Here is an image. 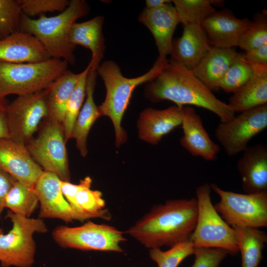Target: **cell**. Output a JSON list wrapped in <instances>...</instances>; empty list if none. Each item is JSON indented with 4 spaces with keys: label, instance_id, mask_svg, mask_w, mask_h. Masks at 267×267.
I'll return each instance as SVG.
<instances>
[{
    "label": "cell",
    "instance_id": "obj_1",
    "mask_svg": "<svg viewBox=\"0 0 267 267\" xmlns=\"http://www.w3.org/2000/svg\"><path fill=\"white\" fill-rule=\"evenodd\" d=\"M146 98L153 102L169 100L178 106L192 105L215 114L221 122L232 120L235 113L220 99L190 70L180 63L168 59L158 76L147 83Z\"/></svg>",
    "mask_w": 267,
    "mask_h": 267
},
{
    "label": "cell",
    "instance_id": "obj_2",
    "mask_svg": "<svg viewBox=\"0 0 267 267\" xmlns=\"http://www.w3.org/2000/svg\"><path fill=\"white\" fill-rule=\"evenodd\" d=\"M197 213L196 198L168 200L154 206L126 232L149 249L171 247L189 239Z\"/></svg>",
    "mask_w": 267,
    "mask_h": 267
},
{
    "label": "cell",
    "instance_id": "obj_3",
    "mask_svg": "<svg viewBox=\"0 0 267 267\" xmlns=\"http://www.w3.org/2000/svg\"><path fill=\"white\" fill-rule=\"evenodd\" d=\"M168 59L158 56L152 67L144 74L129 78L122 74L119 65L114 61L107 60L101 63L97 73L103 80L106 96L98 106L101 116H107L112 121L117 147L125 142L127 134L122 126L124 114L130 103L134 89L155 79L165 67Z\"/></svg>",
    "mask_w": 267,
    "mask_h": 267
},
{
    "label": "cell",
    "instance_id": "obj_4",
    "mask_svg": "<svg viewBox=\"0 0 267 267\" xmlns=\"http://www.w3.org/2000/svg\"><path fill=\"white\" fill-rule=\"evenodd\" d=\"M89 10L86 1L71 0L66 9L55 16L42 15L34 19L22 13L20 31L35 37L51 58L62 59L68 64L74 65L76 46L70 41V30L76 21L86 15Z\"/></svg>",
    "mask_w": 267,
    "mask_h": 267
},
{
    "label": "cell",
    "instance_id": "obj_5",
    "mask_svg": "<svg viewBox=\"0 0 267 267\" xmlns=\"http://www.w3.org/2000/svg\"><path fill=\"white\" fill-rule=\"evenodd\" d=\"M68 65L66 61L53 58L38 62L0 61V97L47 89L68 70Z\"/></svg>",
    "mask_w": 267,
    "mask_h": 267
},
{
    "label": "cell",
    "instance_id": "obj_6",
    "mask_svg": "<svg viewBox=\"0 0 267 267\" xmlns=\"http://www.w3.org/2000/svg\"><path fill=\"white\" fill-rule=\"evenodd\" d=\"M210 184L196 188L198 205L196 225L189 240L194 248H218L234 255L239 252L235 233L215 210L211 198Z\"/></svg>",
    "mask_w": 267,
    "mask_h": 267
},
{
    "label": "cell",
    "instance_id": "obj_7",
    "mask_svg": "<svg viewBox=\"0 0 267 267\" xmlns=\"http://www.w3.org/2000/svg\"><path fill=\"white\" fill-rule=\"evenodd\" d=\"M6 217L12 228L6 234H0L1 267H31L35 262V233H45L46 224L42 219H33L8 211Z\"/></svg>",
    "mask_w": 267,
    "mask_h": 267
},
{
    "label": "cell",
    "instance_id": "obj_8",
    "mask_svg": "<svg viewBox=\"0 0 267 267\" xmlns=\"http://www.w3.org/2000/svg\"><path fill=\"white\" fill-rule=\"evenodd\" d=\"M210 186L220 197L214 207L229 225L257 228L267 226V192L241 194L224 190L214 183Z\"/></svg>",
    "mask_w": 267,
    "mask_h": 267
},
{
    "label": "cell",
    "instance_id": "obj_9",
    "mask_svg": "<svg viewBox=\"0 0 267 267\" xmlns=\"http://www.w3.org/2000/svg\"><path fill=\"white\" fill-rule=\"evenodd\" d=\"M124 233L114 226L88 221L76 227L58 226L52 234L55 241L64 248L122 253L120 243L127 240Z\"/></svg>",
    "mask_w": 267,
    "mask_h": 267
},
{
    "label": "cell",
    "instance_id": "obj_10",
    "mask_svg": "<svg viewBox=\"0 0 267 267\" xmlns=\"http://www.w3.org/2000/svg\"><path fill=\"white\" fill-rule=\"evenodd\" d=\"M64 130L61 124L48 119L38 136L26 144L34 160L45 172L70 181V173Z\"/></svg>",
    "mask_w": 267,
    "mask_h": 267
},
{
    "label": "cell",
    "instance_id": "obj_11",
    "mask_svg": "<svg viewBox=\"0 0 267 267\" xmlns=\"http://www.w3.org/2000/svg\"><path fill=\"white\" fill-rule=\"evenodd\" d=\"M48 89L19 95L8 103L4 112L10 138L24 145L29 141L41 121L48 116Z\"/></svg>",
    "mask_w": 267,
    "mask_h": 267
},
{
    "label": "cell",
    "instance_id": "obj_12",
    "mask_svg": "<svg viewBox=\"0 0 267 267\" xmlns=\"http://www.w3.org/2000/svg\"><path fill=\"white\" fill-rule=\"evenodd\" d=\"M60 182L56 175L44 171L37 180L34 188L40 204L39 218L58 219L67 222L94 218L111 219L107 209L97 213L81 212L74 209L62 194Z\"/></svg>",
    "mask_w": 267,
    "mask_h": 267
},
{
    "label": "cell",
    "instance_id": "obj_13",
    "mask_svg": "<svg viewBox=\"0 0 267 267\" xmlns=\"http://www.w3.org/2000/svg\"><path fill=\"white\" fill-rule=\"evenodd\" d=\"M267 127V104L241 112L226 122H221L215 136L229 157L242 152L250 140Z\"/></svg>",
    "mask_w": 267,
    "mask_h": 267
},
{
    "label": "cell",
    "instance_id": "obj_14",
    "mask_svg": "<svg viewBox=\"0 0 267 267\" xmlns=\"http://www.w3.org/2000/svg\"><path fill=\"white\" fill-rule=\"evenodd\" d=\"M0 169L16 181L32 187L43 172L26 145L10 138L0 139Z\"/></svg>",
    "mask_w": 267,
    "mask_h": 267
},
{
    "label": "cell",
    "instance_id": "obj_15",
    "mask_svg": "<svg viewBox=\"0 0 267 267\" xmlns=\"http://www.w3.org/2000/svg\"><path fill=\"white\" fill-rule=\"evenodd\" d=\"M251 21L237 18L229 10L216 11L202 23L210 46L233 48L238 46L242 34L249 28Z\"/></svg>",
    "mask_w": 267,
    "mask_h": 267
},
{
    "label": "cell",
    "instance_id": "obj_16",
    "mask_svg": "<svg viewBox=\"0 0 267 267\" xmlns=\"http://www.w3.org/2000/svg\"><path fill=\"white\" fill-rule=\"evenodd\" d=\"M181 126L183 136L181 146L194 157L210 161L215 160L221 148L214 142L203 126L200 116L189 106L183 107Z\"/></svg>",
    "mask_w": 267,
    "mask_h": 267
},
{
    "label": "cell",
    "instance_id": "obj_17",
    "mask_svg": "<svg viewBox=\"0 0 267 267\" xmlns=\"http://www.w3.org/2000/svg\"><path fill=\"white\" fill-rule=\"evenodd\" d=\"M171 2L157 8H144L138 17L139 22L152 33L159 56L163 58L171 54L173 35L179 23L177 12Z\"/></svg>",
    "mask_w": 267,
    "mask_h": 267
},
{
    "label": "cell",
    "instance_id": "obj_18",
    "mask_svg": "<svg viewBox=\"0 0 267 267\" xmlns=\"http://www.w3.org/2000/svg\"><path fill=\"white\" fill-rule=\"evenodd\" d=\"M238 160L236 167L246 194L267 192V145L248 146Z\"/></svg>",
    "mask_w": 267,
    "mask_h": 267
},
{
    "label": "cell",
    "instance_id": "obj_19",
    "mask_svg": "<svg viewBox=\"0 0 267 267\" xmlns=\"http://www.w3.org/2000/svg\"><path fill=\"white\" fill-rule=\"evenodd\" d=\"M183 107L175 105L162 110L145 109L137 121L139 137L149 143L158 144L164 136L181 125Z\"/></svg>",
    "mask_w": 267,
    "mask_h": 267
},
{
    "label": "cell",
    "instance_id": "obj_20",
    "mask_svg": "<svg viewBox=\"0 0 267 267\" xmlns=\"http://www.w3.org/2000/svg\"><path fill=\"white\" fill-rule=\"evenodd\" d=\"M50 58L40 42L28 33L18 31L0 40V61L30 63Z\"/></svg>",
    "mask_w": 267,
    "mask_h": 267
},
{
    "label": "cell",
    "instance_id": "obj_21",
    "mask_svg": "<svg viewBox=\"0 0 267 267\" xmlns=\"http://www.w3.org/2000/svg\"><path fill=\"white\" fill-rule=\"evenodd\" d=\"M182 26L181 36L173 41L171 59L192 70L210 45L201 24Z\"/></svg>",
    "mask_w": 267,
    "mask_h": 267
},
{
    "label": "cell",
    "instance_id": "obj_22",
    "mask_svg": "<svg viewBox=\"0 0 267 267\" xmlns=\"http://www.w3.org/2000/svg\"><path fill=\"white\" fill-rule=\"evenodd\" d=\"M249 63L253 75L233 93L227 103L235 113L267 104V65Z\"/></svg>",
    "mask_w": 267,
    "mask_h": 267
},
{
    "label": "cell",
    "instance_id": "obj_23",
    "mask_svg": "<svg viewBox=\"0 0 267 267\" xmlns=\"http://www.w3.org/2000/svg\"><path fill=\"white\" fill-rule=\"evenodd\" d=\"M104 17L99 15L81 23H75L69 32V40L75 46L81 45L91 53L90 69L97 72L103 59L105 45L102 32Z\"/></svg>",
    "mask_w": 267,
    "mask_h": 267
},
{
    "label": "cell",
    "instance_id": "obj_24",
    "mask_svg": "<svg viewBox=\"0 0 267 267\" xmlns=\"http://www.w3.org/2000/svg\"><path fill=\"white\" fill-rule=\"evenodd\" d=\"M237 54L233 48L210 46L192 71L212 91L217 90L219 82Z\"/></svg>",
    "mask_w": 267,
    "mask_h": 267
},
{
    "label": "cell",
    "instance_id": "obj_25",
    "mask_svg": "<svg viewBox=\"0 0 267 267\" xmlns=\"http://www.w3.org/2000/svg\"><path fill=\"white\" fill-rule=\"evenodd\" d=\"M97 73L89 69L87 78L86 100L75 122L71 138L76 140V146L83 157L88 153L87 138L95 121L101 116L95 103L93 93Z\"/></svg>",
    "mask_w": 267,
    "mask_h": 267
},
{
    "label": "cell",
    "instance_id": "obj_26",
    "mask_svg": "<svg viewBox=\"0 0 267 267\" xmlns=\"http://www.w3.org/2000/svg\"><path fill=\"white\" fill-rule=\"evenodd\" d=\"M232 227L235 231L239 251L241 254V267H258L267 243V233L257 228L240 226Z\"/></svg>",
    "mask_w": 267,
    "mask_h": 267
},
{
    "label": "cell",
    "instance_id": "obj_27",
    "mask_svg": "<svg viewBox=\"0 0 267 267\" xmlns=\"http://www.w3.org/2000/svg\"><path fill=\"white\" fill-rule=\"evenodd\" d=\"M80 73L67 70L50 87L47 95L48 119L63 124L66 107Z\"/></svg>",
    "mask_w": 267,
    "mask_h": 267
},
{
    "label": "cell",
    "instance_id": "obj_28",
    "mask_svg": "<svg viewBox=\"0 0 267 267\" xmlns=\"http://www.w3.org/2000/svg\"><path fill=\"white\" fill-rule=\"evenodd\" d=\"M39 204L34 188L16 180L6 195L4 206L14 214L30 217Z\"/></svg>",
    "mask_w": 267,
    "mask_h": 267
},
{
    "label": "cell",
    "instance_id": "obj_29",
    "mask_svg": "<svg viewBox=\"0 0 267 267\" xmlns=\"http://www.w3.org/2000/svg\"><path fill=\"white\" fill-rule=\"evenodd\" d=\"M218 0H172L177 12L179 23L182 26L199 24L216 10L213 6Z\"/></svg>",
    "mask_w": 267,
    "mask_h": 267
},
{
    "label": "cell",
    "instance_id": "obj_30",
    "mask_svg": "<svg viewBox=\"0 0 267 267\" xmlns=\"http://www.w3.org/2000/svg\"><path fill=\"white\" fill-rule=\"evenodd\" d=\"M90 68V66L89 64L80 73L75 88L67 105L65 116L62 124L66 142L71 138L75 122L86 97L87 78Z\"/></svg>",
    "mask_w": 267,
    "mask_h": 267
},
{
    "label": "cell",
    "instance_id": "obj_31",
    "mask_svg": "<svg viewBox=\"0 0 267 267\" xmlns=\"http://www.w3.org/2000/svg\"><path fill=\"white\" fill-rule=\"evenodd\" d=\"M253 70L251 64L243 58V54L238 53L218 87L227 93L234 92L243 86L252 77Z\"/></svg>",
    "mask_w": 267,
    "mask_h": 267
},
{
    "label": "cell",
    "instance_id": "obj_32",
    "mask_svg": "<svg viewBox=\"0 0 267 267\" xmlns=\"http://www.w3.org/2000/svg\"><path fill=\"white\" fill-rule=\"evenodd\" d=\"M92 179L89 176L80 181V187L74 199V209L81 212L97 213L104 209L105 201L102 193L92 190Z\"/></svg>",
    "mask_w": 267,
    "mask_h": 267
},
{
    "label": "cell",
    "instance_id": "obj_33",
    "mask_svg": "<svg viewBox=\"0 0 267 267\" xmlns=\"http://www.w3.org/2000/svg\"><path fill=\"white\" fill-rule=\"evenodd\" d=\"M194 247L188 239L170 247L164 251L159 248L150 249L151 259L156 263L158 267H178L186 258L194 253Z\"/></svg>",
    "mask_w": 267,
    "mask_h": 267
},
{
    "label": "cell",
    "instance_id": "obj_34",
    "mask_svg": "<svg viewBox=\"0 0 267 267\" xmlns=\"http://www.w3.org/2000/svg\"><path fill=\"white\" fill-rule=\"evenodd\" d=\"M267 44V11L258 13L241 36L238 46L245 51Z\"/></svg>",
    "mask_w": 267,
    "mask_h": 267
},
{
    "label": "cell",
    "instance_id": "obj_35",
    "mask_svg": "<svg viewBox=\"0 0 267 267\" xmlns=\"http://www.w3.org/2000/svg\"><path fill=\"white\" fill-rule=\"evenodd\" d=\"M22 14L19 0H0V40L20 31Z\"/></svg>",
    "mask_w": 267,
    "mask_h": 267
},
{
    "label": "cell",
    "instance_id": "obj_36",
    "mask_svg": "<svg viewBox=\"0 0 267 267\" xmlns=\"http://www.w3.org/2000/svg\"><path fill=\"white\" fill-rule=\"evenodd\" d=\"M22 13L32 18L46 12H62L70 4L68 0H19Z\"/></svg>",
    "mask_w": 267,
    "mask_h": 267
},
{
    "label": "cell",
    "instance_id": "obj_37",
    "mask_svg": "<svg viewBox=\"0 0 267 267\" xmlns=\"http://www.w3.org/2000/svg\"><path fill=\"white\" fill-rule=\"evenodd\" d=\"M230 254L228 251L218 248H194V262L191 267H219Z\"/></svg>",
    "mask_w": 267,
    "mask_h": 267
},
{
    "label": "cell",
    "instance_id": "obj_38",
    "mask_svg": "<svg viewBox=\"0 0 267 267\" xmlns=\"http://www.w3.org/2000/svg\"><path fill=\"white\" fill-rule=\"evenodd\" d=\"M16 180L0 169V217L5 208V198Z\"/></svg>",
    "mask_w": 267,
    "mask_h": 267
},
{
    "label": "cell",
    "instance_id": "obj_39",
    "mask_svg": "<svg viewBox=\"0 0 267 267\" xmlns=\"http://www.w3.org/2000/svg\"><path fill=\"white\" fill-rule=\"evenodd\" d=\"M244 59L248 62L267 65V44L245 51Z\"/></svg>",
    "mask_w": 267,
    "mask_h": 267
},
{
    "label": "cell",
    "instance_id": "obj_40",
    "mask_svg": "<svg viewBox=\"0 0 267 267\" xmlns=\"http://www.w3.org/2000/svg\"><path fill=\"white\" fill-rule=\"evenodd\" d=\"M10 138L4 111H0V139Z\"/></svg>",
    "mask_w": 267,
    "mask_h": 267
},
{
    "label": "cell",
    "instance_id": "obj_41",
    "mask_svg": "<svg viewBox=\"0 0 267 267\" xmlns=\"http://www.w3.org/2000/svg\"><path fill=\"white\" fill-rule=\"evenodd\" d=\"M171 1L172 0H146L145 8L147 9L157 8Z\"/></svg>",
    "mask_w": 267,
    "mask_h": 267
},
{
    "label": "cell",
    "instance_id": "obj_42",
    "mask_svg": "<svg viewBox=\"0 0 267 267\" xmlns=\"http://www.w3.org/2000/svg\"><path fill=\"white\" fill-rule=\"evenodd\" d=\"M8 103L5 98L0 97V111H5Z\"/></svg>",
    "mask_w": 267,
    "mask_h": 267
},
{
    "label": "cell",
    "instance_id": "obj_43",
    "mask_svg": "<svg viewBox=\"0 0 267 267\" xmlns=\"http://www.w3.org/2000/svg\"><path fill=\"white\" fill-rule=\"evenodd\" d=\"M2 230L0 228V234L2 233Z\"/></svg>",
    "mask_w": 267,
    "mask_h": 267
}]
</instances>
